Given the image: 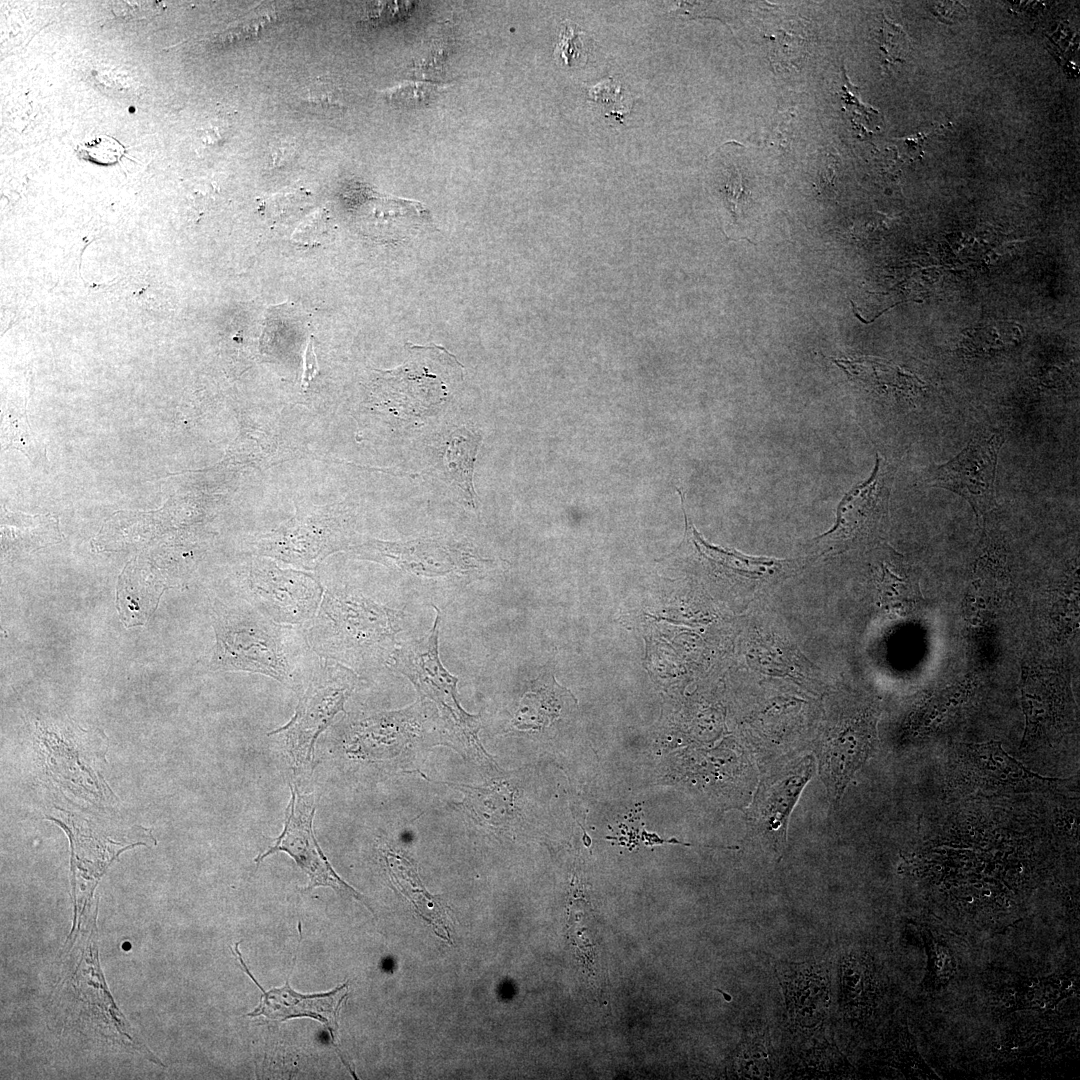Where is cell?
Instances as JSON below:
<instances>
[{
	"mask_svg": "<svg viewBox=\"0 0 1080 1080\" xmlns=\"http://www.w3.org/2000/svg\"><path fill=\"white\" fill-rule=\"evenodd\" d=\"M291 799L286 809L284 829L264 853L255 858L259 864L267 856L283 851L289 854L308 875V890L315 887H331L335 891L354 897L368 908L364 897L342 880L334 871L319 847L313 832L315 797L302 794L293 785Z\"/></svg>",
	"mask_w": 1080,
	"mask_h": 1080,
	"instance_id": "6",
	"label": "cell"
},
{
	"mask_svg": "<svg viewBox=\"0 0 1080 1080\" xmlns=\"http://www.w3.org/2000/svg\"><path fill=\"white\" fill-rule=\"evenodd\" d=\"M2 447L21 451L36 466H48L46 445L31 429L25 404H9L2 414Z\"/></svg>",
	"mask_w": 1080,
	"mask_h": 1080,
	"instance_id": "19",
	"label": "cell"
},
{
	"mask_svg": "<svg viewBox=\"0 0 1080 1080\" xmlns=\"http://www.w3.org/2000/svg\"><path fill=\"white\" fill-rule=\"evenodd\" d=\"M875 741L874 724L860 719L821 746L819 769L829 796L838 801L854 773L870 755Z\"/></svg>",
	"mask_w": 1080,
	"mask_h": 1080,
	"instance_id": "12",
	"label": "cell"
},
{
	"mask_svg": "<svg viewBox=\"0 0 1080 1080\" xmlns=\"http://www.w3.org/2000/svg\"><path fill=\"white\" fill-rule=\"evenodd\" d=\"M124 147L115 139L101 136L79 147V154L93 162L111 164L119 160Z\"/></svg>",
	"mask_w": 1080,
	"mask_h": 1080,
	"instance_id": "27",
	"label": "cell"
},
{
	"mask_svg": "<svg viewBox=\"0 0 1080 1080\" xmlns=\"http://www.w3.org/2000/svg\"><path fill=\"white\" fill-rule=\"evenodd\" d=\"M356 681L352 670L330 659L319 661L313 669L291 720L269 733L285 735L294 768H306L312 763L317 737L337 713L344 711Z\"/></svg>",
	"mask_w": 1080,
	"mask_h": 1080,
	"instance_id": "3",
	"label": "cell"
},
{
	"mask_svg": "<svg viewBox=\"0 0 1080 1080\" xmlns=\"http://www.w3.org/2000/svg\"><path fill=\"white\" fill-rule=\"evenodd\" d=\"M111 7L116 16L126 19L152 18L164 9L160 1H113Z\"/></svg>",
	"mask_w": 1080,
	"mask_h": 1080,
	"instance_id": "30",
	"label": "cell"
},
{
	"mask_svg": "<svg viewBox=\"0 0 1080 1080\" xmlns=\"http://www.w3.org/2000/svg\"><path fill=\"white\" fill-rule=\"evenodd\" d=\"M448 86L431 82H404L383 90L388 103L399 108H420L429 105Z\"/></svg>",
	"mask_w": 1080,
	"mask_h": 1080,
	"instance_id": "22",
	"label": "cell"
},
{
	"mask_svg": "<svg viewBox=\"0 0 1080 1080\" xmlns=\"http://www.w3.org/2000/svg\"><path fill=\"white\" fill-rule=\"evenodd\" d=\"M786 1009L796 1027L811 1029L826 1016L829 1006V978L818 965L792 963L777 968Z\"/></svg>",
	"mask_w": 1080,
	"mask_h": 1080,
	"instance_id": "13",
	"label": "cell"
},
{
	"mask_svg": "<svg viewBox=\"0 0 1080 1080\" xmlns=\"http://www.w3.org/2000/svg\"><path fill=\"white\" fill-rule=\"evenodd\" d=\"M1003 437L994 433L974 438L965 449L945 464L933 467V486L950 490L972 506L980 516L995 505V477Z\"/></svg>",
	"mask_w": 1080,
	"mask_h": 1080,
	"instance_id": "7",
	"label": "cell"
},
{
	"mask_svg": "<svg viewBox=\"0 0 1080 1080\" xmlns=\"http://www.w3.org/2000/svg\"><path fill=\"white\" fill-rule=\"evenodd\" d=\"M932 979L947 983L955 973V960L948 947L932 939L928 945Z\"/></svg>",
	"mask_w": 1080,
	"mask_h": 1080,
	"instance_id": "28",
	"label": "cell"
},
{
	"mask_svg": "<svg viewBox=\"0 0 1080 1080\" xmlns=\"http://www.w3.org/2000/svg\"><path fill=\"white\" fill-rule=\"evenodd\" d=\"M611 81L612 79L609 78L604 82L598 83V85L589 90L590 98L593 99V101L608 106L607 109H610L608 115H614V105L618 107V110H622L623 107L625 108L620 101L622 100L621 92L618 91L617 86L613 85Z\"/></svg>",
	"mask_w": 1080,
	"mask_h": 1080,
	"instance_id": "32",
	"label": "cell"
},
{
	"mask_svg": "<svg viewBox=\"0 0 1080 1080\" xmlns=\"http://www.w3.org/2000/svg\"><path fill=\"white\" fill-rule=\"evenodd\" d=\"M238 945L239 943L235 944V952L244 971L263 993L259 1005L247 1016L252 1018L263 1016L273 1021L301 1017L315 1019L326 1026L337 1053L342 1058L337 1044L338 1016L347 997L348 983L345 982L329 992L301 994L293 990L286 981L282 987L265 991L242 960Z\"/></svg>",
	"mask_w": 1080,
	"mask_h": 1080,
	"instance_id": "10",
	"label": "cell"
},
{
	"mask_svg": "<svg viewBox=\"0 0 1080 1080\" xmlns=\"http://www.w3.org/2000/svg\"><path fill=\"white\" fill-rule=\"evenodd\" d=\"M965 700V690L961 687L947 688L931 699L922 712V725L929 726L947 715Z\"/></svg>",
	"mask_w": 1080,
	"mask_h": 1080,
	"instance_id": "26",
	"label": "cell"
},
{
	"mask_svg": "<svg viewBox=\"0 0 1080 1080\" xmlns=\"http://www.w3.org/2000/svg\"><path fill=\"white\" fill-rule=\"evenodd\" d=\"M401 614L348 590H326L306 635L326 659L371 666L385 659L400 629Z\"/></svg>",
	"mask_w": 1080,
	"mask_h": 1080,
	"instance_id": "2",
	"label": "cell"
},
{
	"mask_svg": "<svg viewBox=\"0 0 1080 1080\" xmlns=\"http://www.w3.org/2000/svg\"><path fill=\"white\" fill-rule=\"evenodd\" d=\"M736 1070L743 1078H769L771 1064L763 1035H755L742 1043L736 1058Z\"/></svg>",
	"mask_w": 1080,
	"mask_h": 1080,
	"instance_id": "23",
	"label": "cell"
},
{
	"mask_svg": "<svg viewBox=\"0 0 1080 1080\" xmlns=\"http://www.w3.org/2000/svg\"><path fill=\"white\" fill-rule=\"evenodd\" d=\"M317 371H318V366H317L316 356H315V353H314V350H313V341H312V337H310L308 339V343H307V346H306V349H305V354H304V373H303V378H302L303 383L307 384L315 376Z\"/></svg>",
	"mask_w": 1080,
	"mask_h": 1080,
	"instance_id": "35",
	"label": "cell"
},
{
	"mask_svg": "<svg viewBox=\"0 0 1080 1080\" xmlns=\"http://www.w3.org/2000/svg\"><path fill=\"white\" fill-rule=\"evenodd\" d=\"M271 163L275 168L283 167L294 161L296 150L292 143L276 141L270 146Z\"/></svg>",
	"mask_w": 1080,
	"mask_h": 1080,
	"instance_id": "33",
	"label": "cell"
},
{
	"mask_svg": "<svg viewBox=\"0 0 1080 1080\" xmlns=\"http://www.w3.org/2000/svg\"><path fill=\"white\" fill-rule=\"evenodd\" d=\"M480 436L466 428L452 432L447 442L444 462L450 478L472 503L475 496L473 472Z\"/></svg>",
	"mask_w": 1080,
	"mask_h": 1080,
	"instance_id": "20",
	"label": "cell"
},
{
	"mask_svg": "<svg viewBox=\"0 0 1080 1080\" xmlns=\"http://www.w3.org/2000/svg\"><path fill=\"white\" fill-rule=\"evenodd\" d=\"M2 548L38 549L61 540L58 517L48 513L30 516L4 508L1 521Z\"/></svg>",
	"mask_w": 1080,
	"mask_h": 1080,
	"instance_id": "17",
	"label": "cell"
},
{
	"mask_svg": "<svg viewBox=\"0 0 1080 1080\" xmlns=\"http://www.w3.org/2000/svg\"><path fill=\"white\" fill-rule=\"evenodd\" d=\"M812 766L811 760L802 761L795 769L763 786L757 795L755 817L776 849L785 844L789 814L811 776Z\"/></svg>",
	"mask_w": 1080,
	"mask_h": 1080,
	"instance_id": "15",
	"label": "cell"
},
{
	"mask_svg": "<svg viewBox=\"0 0 1080 1080\" xmlns=\"http://www.w3.org/2000/svg\"><path fill=\"white\" fill-rule=\"evenodd\" d=\"M553 680L550 684H543L534 691L527 693L516 713L515 725L523 728H539L549 724L558 714V704Z\"/></svg>",
	"mask_w": 1080,
	"mask_h": 1080,
	"instance_id": "21",
	"label": "cell"
},
{
	"mask_svg": "<svg viewBox=\"0 0 1080 1080\" xmlns=\"http://www.w3.org/2000/svg\"><path fill=\"white\" fill-rule=\"evenodd\" d=\"M910 41L901 27L883 21L881 51L886 63L904 61L910 51Z\"/></svg>",
	"mask_w": 1080,
	"mask_h": 1080,
	"instance_id": "25",
	"label": "cell"
},
{
	"mask_svg": "<svg viewBox=\"0 0 1080 1080\" xmlns=\"http://www.w3.org/2000/svg\"><path fill=\"white\" fill-rule=\"evenodd\" d=\"M931 11L946 23H953L955 20L963 18L966 12L962 5L955 2L932 3Z\"/></svg>",
	"mask_w": 1080,
	"mask_h": 1080,
	"instance_id": "34",
	"label": "cell"
},
{
	"mask_svg": "<svg viewBox=\"0 0 1080 1080\" xmlns=\"http://www.w3.org/2000/svg\"><path fill=\"white\" fill-rule=\"evenodd\" d=\"M804 49L803 39L798 34H794L789 31L781 30L774 43L773 61L780 66H787L793 64L795 59L802 58V51Z\"/></svg>",
	"mask_w": 1080,
	"mask_h": 1080,
	"instance_id": "29",
	"label": "cell"
},
{
	"mask_svg": "<svg viewBox=\"0 0 1080 1080\" xmlns=\"http://www.w3.org/2000/svg\"><path fill=\"white\" fill-rule=\"evenodd\" d=\"M839 1001L850 1018L864 1019L872 1014L876 1000L873 965L866 954L845 955L839 965Z\"/></svg>",
	"mask_w": 1080,
	"mask_h": 1080,
	"instance_id": "16",
	"label": "cell"
},
{
	"mask_svg": "<svg viewBox=\"0 0 1080 1080\" xmlns=\"http://www.w3.org/2000/svg\"><path fill=\"white\" fill-rule=\"evenodd\" d=\"M245 600L273 621L283 625L311 622L320 607L324 590L313 576L280 569L275 563L255 559L244 579Z\"/></svg>",
	"mask_w": 1080,
	"mask_h": 1080,
	"instance_id": "4",
	"label": "cell"
},
{
	"mask_svg": "<svg viewBox=\"0 0 1080 1080\" xmlns=\"http://www.w3.org/2000/svg\"><path fill=\"white\" fill-rule=\"evenodd\" d=\"M213 627L215 669L259 673L293 686L307 666L309 644L299 629L273 621L246 600L215 606Z\"/></svg>",
	"mask_w": 1080,
	"mask_h": 1080,
	"instance_id": "1",
	"label": "cell"
},
{
	"mask_svg": "<svg viewBox=\"0 0 1080 1080\" xmlns=\"http://www.w3.org/2000/svg\"><path fill=\"white\" fill-rule=\"evenodd\" d=\"M346 528L337 514L319 512L296 518L256 544L259 554L304 569H314L328 554L342 549Z\"/></svg>",
	"mask_w": 1080,
	"mask_h": 1080,
	"instance_id": "8",
	"label": "cell"
},
{
	"mask_svg": "<svg viewBox=\"0 0 1080 1080\" xmlns=\"http://www.w3.org/2000/svg\"><path fill=\"white\" fill-rule=\"evenodd\" d=\"M435 610L437 616L430 633L396 648L390 657V666L408 677L423 696L435 701L453 728L468 740L476 741L478 717L461 708L456 691L458 680L445 670L439 659L440 612L436 607Z\"/></svg>",
	"mask_w": 1080,
	"mask_h": 1080,
	"instance_id": "5",
	"label": "cell"
},
{
	"mask_svg": "<svg viewBox=\"0 0 1080 1080\" xmlns=\"http://www.w3.org/2000/svg\"><path fill=\"white\" fill-rule=\"evenodd\" d=\"M894 469L879 455L871 476L845 494L838 506L837 523L827 535L834 541L867 535L885 518Z\"/></svg>",
	"mask_w": 1080,
	"mask_h": 1080,
	"instance_id": "11",
	"label": "cell"
},
{
	"mask_svg": "<svg viewBox=\"0 0 1080 1080\" xmlns=\"http://www.w3.org/2000/svg\"><path fill=\"white\" fill-rule=\"evenodd\" d=\"M300 101L319 113L346 109L340 90L327 81L317 80L307 85L302 90Z\"/></svg>",
	"mask_w": 1080,
	"mask_h": 1080,
	"instance_id": "24",
	"label": "cell"
},
{
	"mask_svg": "<svg viewBox=\"0 0 1080 1080\" xmlns=\"http://www.w3.org/2000/svg\"><path fill=\"white\" fill-rule=\"evenodd\" d=\"M964 761L972 776L988 787L1012 791L1034 789L1052 782L1009 756L1000 742L966 745Z\"/></svg>",
	"mask_w": 1080,
	"mask_h": 1080,
	"instance_id": "14",
	"label": "cell"
},
{
	"mask_svg": "<svg viewBox=\"0 0 1080 1080\" xmlns=\"http://www.w3.org/2000/svg\"><path fill=\"white\" fill-rule=\"evenodd\" d=\"M358 557L379 561L416 575L433 577L464 573L478 567L477 558L441 540L385 542L372 540L351 548Z\"/></svg>",
	"mask_w": 1080,
	"mask_h": 1080,
	"instance_id": "9",
	"label": "cell"
},
{
	"mask_svg": "<svg viewBox=\"0 0 1080 1080\" xmlns=\"http://www.w3.org/2000/svg\"><path fill=\"white\" fill-rule=\"evenodd\" d=\"M390 854L387 858L388 867L393 875L395 883L401 891L412 901L421 915L428 920L433 929L440 937L449 939L447 916L444 907L437 897L430 895L418 879L416 871L412 867Z\"/></svg>",
	"mask_w": 1080,
	"mask_h": 1080,
	"instance_id": "18",
	"label": "cell"
},
{
	"mask_svg": "<svg viewBox=\"0 0 1080 1080\" xmlns=\"http://www.w3.org/2000/svg\"><path fill=\"white\" fill-rule=\"evenodd\" d=\"M565 24L566 26L561 31V39L557 45L556 53L567 65L571 66V62L578 59L582 54V42L577 29L570 27L568 22Z\"/></svg>",
	"mask_w": 1080,
	"mask_h": 1080,
	"instance_id": "31",
	"label": "cell"
}]
</instances>
